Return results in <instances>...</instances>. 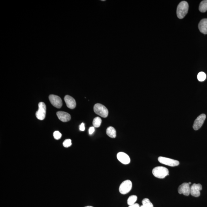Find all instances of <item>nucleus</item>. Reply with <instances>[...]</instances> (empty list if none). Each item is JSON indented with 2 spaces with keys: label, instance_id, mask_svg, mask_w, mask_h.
Masks as SVG:
<instances>
[{
  "label": "nucleus",
  "instance_id": "16",
  "mask_svg": "<svg viewBox=\"0 0 207 207\" xmlns=\"http://www.w3.org/2000/svg\"><path fill=\"white\" fill-rule=\"evenodd\" d=\"M199 11L201 12H205L207 11V0L201 1L199 6Z\"/></svg>",
  "mask_w": 207,
  "mask_h": 207
},
{
  "label": "nucleus",
  "instance_id": "18",
  "mask_svg": "<svg viewBox=\"0 0 207 207\" xmlns=\"http://www.w3.org/2000/svg\"><path fill=\"white\" fill-rule=\"evenodd\" d=\"M102 123V120L99 117H96L95 118L92 122L93 126L94 127L98 128L101 125Z\"/></svg>",
  "mask_w": 207,
  "mask_h": 207
},
{
  "label": "nucleus",
  "instance_id": "13",
  "mask_svg": "<svg viewBox=\"0 0 207 207\" xmlns=\"http://www.w3.org/2000/svg\"><path fill=\"white\" fill-rule=\"evenodd\" d=\"M56 115L59 120L62 122H67L71 119V115L66 112L58 111L56 113Z\"/></svg>",
  "mask_w": 207,
  "mask_h": 207
},
{
  "label": "nucleus",
  "instance_id": "14",
  "mask_svg": "<svg viewBox=\"0 0 207 207\" xmlns=\"http://www.w3.org/2000/svg\"><path fill=\"white\" fill-rule=\"evenodd\" d=\"M198 28L202 34H207V18H204L200 21L198 24Z\"/></svg>",
  "mask_w": 207,
  "mask_h": 207
},
{
  "label": "nucleus",
  "instance_id": "17",
  "mask_svg": "<svg viewBox=\"0 0 207 207\" xmlns=\"http://www.w3.org/2000/svg\"><path fill=\"white\" fill-rule=\"evenodd\" d=\"M137 199V196L136 195H132L128 198L127 199V204L128 205L130 206L135 204V202H136Z\"/></svg>",
  "mask_w": 207,
  "mask_h": 207
},
{
  "label": "nucleus",
  "instance_id": "21",
  "mask_svg": "<svg viewBox=\"0 0 207 207\" xmlns=\"http://www.w3.org/2000/svg\"><path fill=\"white\" fill-rule=\"evenodd\" d=\"M72 145L71 139H68L65 140L63 143V145L64 147H68Z\"/></svg>",
  "mask_w": 207,
  "mask_h": 207
},
{
  "label": "nucleus",
  "instance_id": "6",
  "mask_svg": "<svg viewBox=\"0 0 207 207\" xmlns=\"http://www.w3.org/2000/svg\"><path fill=\"white\" fill-rule=\"evenodd\" d=\"M158 161L163 164L172 167L178 166L180 164L179 161H178L162 156L158 157Z\"/></svg>",
  "mask_w": 207,
  "mask_h": 207
},
{
  "label": "nucleus",
  "instance_id": "27",
  "mask_svg": "<svg viewBox=\"0 0 207 207\" xmlns=\"http://www.w3.org/2000/svg\"><path fill=\"white\" fill-rule=\"evenodd\" d=\"M85 207H94L92 206H86Z\"/></svg>",
  "mask_w": 207,
  "mask_h": 207
},
{
  "label": "nucleus",
  "instance_id": "25",
  "mask_svg": "<svg viewBox=\"0 0 207 207\" xmlns=\"http://www.w3.org/2000/svg\"><path fill=\"white\" fill-rule=\"evenodd\" d=\"M129 207H140V205L137 203H135L132 205L129 206Z\"/></svg>",
  "mask_w": 207,
  "mask_h": 207
},
{
  "label": "nucleus",
  "instance_id": "10",
  "mask_svg": "<svg viewBox=\"0 0 207 207\" xmlns=\"http://www.w3.org/2000/svg\"><path fill=\"white\" fill-rule=\"evenodd\" d=\"M178 192L180 194L185 196H189L190 194V187L188 183H183L179 187Z\"/></svg>",
  "mask_w": 207,
  "mask_h": 207
},
{
  "label": "nucleus",
  "instance_id": "11",
  "mask_svg": "<svg viewBox=\"0 0 207 207\" xmlns=\"http://www.w3.org/2000/svg\"><path fill=\"white\" fill-rule=\"evenodd\" d=\"M118 161L124 165H127L130 162V159L129 155L125 153L120 152L117 155Z\"/></svg>",
  "mask_w": 207,
  "mask_h": 207
},
{
  "label": "nucleus",
  "instance_id": "8",
  "mask_svg": "<svg viewBox=\"0 0 207 207\" xmlns=\"http://www.w3.org/2000/svg\"><path fill=\"white\" fill-rule=\"evenodd\" d=\"M206 118L205 114H201L199 115L194 121L193 125V128L194 130H199L202 126Z\"/></svg>",
  "mask_w": 207,
  "mask_h": 207
},
{
  "label": "nucleus",
  "instance_id": "7",
  "mask_svg": "<svg viewBox=\"0 0 207 207\" xmlns=\"http://www.w3.org/2000/svg\"><path fill=\"white\" fill-rule=\"evenodd\" d=\"M49 99L51 104L55 108H60L62 106V101L58 96L51 94L49 96Z\"/></svg>",
  "mask_w": 207,
  "mask_h": 207
},
{
  "label": "nucleus",
  "instance_id": "20",
  "mask_svg": "<svg viewBox=\"0 0 207 207\" xmlns=\"http://www.w3.org/2000/svg\"><path fill=\"white\" fill-rule=\"evenodd\" d=\"M206 75L203 72H199L197 76L198 80L201 82L204 81L206 79Z\"/></svg>",
  "mask_w": 207,
  "mask_h": 207
},
{
  "label": "nucleus",
  "instance_id": "2",
  "mask_svg": "<svg viewBox=\"0 0 207 207\" xmlns=\"http://www.w3.org/2000/svg\"><path fill=\"white\" fill-rule=\"evenodd\" d=\"M152 173L156 178L162 179L169 175V170L167 168L163 167H157L154 168L152 170Z\"/></svg>",
  "mask_w": 207,
  "mask_h": 207
},
{
  "label": "nucleus",
  "instance_id": "5",
  "mask_svg": "<svg viewBox=\"0 0 207 207\" xmlns=\"http://www.w3.org/2000/svg\"><path fill=\"white\" fill-rule=\"evenodd\" d=\"M38 106H39V109L36 113V116L39 120H44L46 114V105L43 102H40Z\"/></svg>",
  "mask_w": 207,
  "mask_h": 207
},
{
  "label": "nucleus",
  "instance_id": "24",
  "mask_svg": "<svg viewBox=\"0 0 207 207\" xmlns=\"http://www.w3.org/2000/svg\"><path fill=\"white\" fill-rule=\"evenodd\" d=\"M80 130L81 131H84L85 130V125L83 123H82L80 125Z\"/></svg>",
  "mask_w": 207,
  "mask_h": 207
},
{
  "label": "nucleus",
  "instance_id": "19",
  "mask_svg": "<svg viewBox=\"0 0 207 207\" xmlns=\"http://www.w3.org/2000/svg\"><path fill=\"white\" fill-rule=\"evenodd\" d=\"M142 205L146 207H153L152 203L148 198H145L142 201Z\"/></svg>",
  "mask_w": 207,
  "mask_h": 207
},
{
  "label": "nucleus",
  "instance_id": "3",
  "mask_svg": "<svg viewBox=\"0 0 207 207\" xmlns=\"http://www.w3.org/2000/svg\"><path fill=\"white\" fill-rule=\"evenodd\" d=\"M94 111L96 114L104 118H106L108 115V109L105 106L101 104L97 103L94 107Z\"/></svg>",
  "mask_w": 207,
  "mask_h": 207
},
{
  "label": "nucleus",
  "instance_id": "26",
  "mask_svg": "<svg viewBox=\"0 0 207 207\" xmlns=\"http://www.w3.org/2000/svg\"><path fill=\"white\" fill-rule=\"evenodd\" d=\"M140 207H145V206H144L142 205L141 206H140Z\"/></svg>",
  "mask_w": 207,
  "mask_h": 207
},
{
  "label": "nucleus",
  "instance_id": "12",
  "mask_svg": "<svg viewBox=\"0 0 207 207\" xmlns=\"http://www.w3.org/2000/svg\"><path fill=\"white\" fill-rule=\"evenodd\" d=\"M64 100L68 108L70 109H75L76 107V102L73 97L69 95H66L64 98Z\"/></svg>",
  "mask_w": 207,
  "mask_h": 207
},
{
  "label": "nucleus",
  "instance_id": "23",
  "mask_svg": "<svg viewBox=\"0 0 207 207\" xmlns=\"http://www.w3.org/2000/svg\"><path fill=\"white\" fill-rule=\"evenodd\" d=\"M94 127H91L89 128V134L90 135H92L95 131V128Z\"/></svg>",
  "mask_w": 207,
  "mask_h": 207
},
{
  "label": "nucleus",
  "instance_id": "28",
  "mask_svg": "<svg viewBox=\"0 0 207 207\" xmlns=\"http://www.w3.org/2000/svg\"><path fill=\"white\" fill-rule=\"evenodd\" d=\"M188 183V184H191V182H189V183Z\"/></svg>",
  "mask_w": 207,
  "mask_h": 207
},
{
  "label": "nucleus",
  "instance_id": "4",
  "mask_svg": "<svg viewBox=\"0 0 207 207\" xmlns=\"http://www.w3.org/2000/svg\"><path fill=\"white\" fill-rule=\"evenodd\" d=\"M132 182L130 180L124 181L120 184L119 191L121 194H125L129 193L132 188Z\"/></svg>",
  "mask_w": 207,
  "mask_h": 207
},
{
  "label": "nucleus",
  "instance_id": "22",
  "mask_svg": "<svg viewBox=\"0 0 207 207\" xmlns=\"http://www.w3.org/2000/svg\"><path fill=\"white\" fill-rule=\"evenodd\" d=\"M62 135L59 131H56L54 133V138L56 140H59L61 138Z\"/></svg>",
  "mask_w": 207,
  "mask_h": 207
},
{
  "label": "nucleus",
  "instance_id": "1",
  "mask_svg": "<svg viewBox=\"0 0 207 207\" xmlns=\"http://www.w3.org/2000/svg\"><path fill=\"white\" fill-rule=\"evenodd\" d=\"M189 5L188 2L183 1L178 4L177 8V17L180 19H182L188 13Z\"/></svg>",
  "mask_w": 207,
  "mask_h": 207
},
{
  "label": "nucleus",
  "instance_id": "15",
  "mask_svg": "<svg viewBox=\"0 0 207 207\" xmlns=\"http://www.w3.org/2000/svg\"><path fill=\"white\" fill-rule=\"evenodd\" d=\"M107 135L112 138H115L116 137V132L113 127H109L106 130Z\"/></svg>",
  "mask_w": 207,
  "mask_h": 207
},
{
  "label": "nucleus",
  "instance_id": "9",
  "mask_svg": "<svg viewBox=\"0 0 207 207\" xmlns=\"http://www.w3.org/2000/svg\"><path fill=\"white\" fill-rule=\"evenodd\" d=\"M202 186L200 184L194 183L190 187V194L193 196L198 197L200 195Z\"/></svg>",
  "mask_w": 207,
  "mask_h": 207
}]
</instances>
